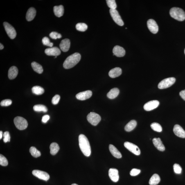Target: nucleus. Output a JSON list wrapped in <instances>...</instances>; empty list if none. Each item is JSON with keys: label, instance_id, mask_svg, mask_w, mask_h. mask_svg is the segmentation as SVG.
I'll list each match as a JSON object with an SVG mask.
<instances>
[{"label": "nucleus", "instance_id": "obj_24", "mask_svg": "<svg viewBox=\"0 0 185 185\" xmlns=\"http://www.w3.org/2000/svg\"><path fill=\"white\" fill-rule=\"evenodd\" d=\"M109 150L111 154L115 157L120 159L122 157V155L117 149L114 145L110 144L109 145Z\"/></svg>", "mask_w": 185, "mask_h": 185}, {"label": "nucleus", "instance_id": "obj_39", "mask_svg": "<svg viewBox=\"0 0 185 185\" xmlns=\"http://www.w3.org/2000/svg\"><path fill=\"white\" fill-rule=\"evenodd\" d=\"M174 172L176 173L180 174L182 171V168L179 164L175 163L173 166Z\"/></svg>", "mask_w": 185, "mask_h": 185}, {"label": "nucleus", "instance_id": "obj_45", "mask_svg": "<svg viewBox=\"0 0 185 185\" xmlns=\"http://www.w3.org/2000/svg\"><path fill=\"white\" fill-rule=\"evenodd\" d=\"M180 96L183 100H185V89L181 91L179 93Z\"/></svg>", "mask_w": 185, "mask_h": 185}, {"label": "nucleus", "instance_id": "obj_6", "mask_svg": "<svg viewBox=\"0 0 185 185\" xmlns=\"http://www.w3.org/2000/svg\"><path fill=\"white\" fill-rule=\"evenodd\" d=\"M87 119L91 125L96 126L101 121V118L98 114L94 112H91L88 115Z\"/></svg>", "mask_w": 185, "mask_h": 185}, {"label": "nucleus", "instance_id": "obj_41", "mask_svg": "<svg viewBox=\"0 0 185 185\" xmlns=\"http://www.w3.org/2000/svg\"><path fill=\"white\" fill-rule=\"evenodd\" d=\"M12 102L11 100L9 99L5 100L1 102V105L2 106H8L12 104Z\"/></svg>", "mask_w": 185, "mask_h": 185}, {"label": "nucleus", "instance_id": "obj_33", "mask_svg": "<svg viewBox=\"0 0 185 185\" xmlns=\"http://www.w3.org/2000/svg\"><path fill=\"white\" fill-rule=\"evenodd\" d=\"M76 28L79 31L84 32L87 30V26L84 23H78L76 25Z\"/></svg>", "mask_w": 185, "mask_h": 185}, {"label": "nucleus", "instance_id": "obj_2", "mask_svg": "<svg viewBox=\"0 0 185 185\" xmlns=\"http://www.w3.org/2000/svg\"><path fill=\"white\" fill-rule=\"evenodd\" d=\"M81 56L79 53H75L68 57L64 61V67L66 69H69L74 67L80 62Z\"/></svg>", "mask_w": 185, "mask_h": 185}, {"label": "nucleus", "instance_id": "obj_25", "mask_svg": "<svg viewBox=\"0 0 185 185\" xmlns=\"http://www.w3.org/2000/svg\"><path fill=\"white\" fill-rule=\"evenodd\" d=\"M119 90L117 88H114L111 89L107 93V97L110 99H113L117 97L119 94Z\"/></svg>", "mask_w": 185, "mask_h": 185}, {"label": "nucleus", "instance_id": "obj_27", "mask_svg": "<svg viewBox=\"0 0 185 185\" xmlns=\"http://www.w3.org/2000/svg\"><path fill=\"white\" fill-rule=\"evenodd\" d=\"M31 66L34 70L39 74H41L43 71L42 66L37 62H34L32 63Z\"/></svg>", "mask_w": 185, "mask_h": 185}, {"label": "nucleus", "instance_id": "obj_21", "mask_svg": "<svg viewBox=\"0 0 185 185\" xmlns=\"http://www.w3.org/2000/svg\"><path fill=\"white\" fill-rule=\"evenodd\" d=\"M18 73V70L15 66H12L9 69L8 73V77L10 80L14 79L17 77Z\"/></svg>", "mask_w": 185, "mask_h": 185}, {"label": "nucleus", "instance_id": "obj_1", "mask_svg": "<svg viewBox=\"0 0 185 185\" xmlns=\"http://www.w3.org/2000/svg\"><path fill=\"white\" fill-rule=\"evenodd\" d=\"M79 145L82 153L87 157L91 154V148L88 140L83 134L80 135L79 137Z\"/></svg>", "mask_w": 185, "mask_h": 185}, {"label": "nucleus", "instance_id": "obj_47", "mask_svg": "<svg viewBox=\"0 0 185 185\" xmlns=\"http://www.w3.org/2000/svg\"><path fill=\"white\" fill-rule=\"evenodd\" d=\"M3 48H4V46H3V45L1 43V44H0V49H3Z\"/></svg>", "mask_w": 185, "mask_h": 185}, {"label": "nucleus", "instance_id": "obj_8", "mask_svg": "<svg viewBox=\"0 0 185 185\" xmlns=\"http://www.w3.org/2000/svg\"><path fill=\"white\" fill-rule=\"evenodd\" d=\"M110 13L111 17H112L113 20L119 26H123L124 22L119 14L117 10L110 9Z\"/></svg>", "mask_w": 185, "mask_h": 185}, {"label": "nucleus", "instance_id": "obj_9", "mask_svg": "<svg viewBox=\"0 0 185 185\" xmlns=\"http://www.w3.org/2000/svg\"><path fill=\"white\" fill-rule=\"evenodd\" d=\"M124 145L125 148L135 155H139L140 154V150L139 147L136 145L128 142H125Z\"/></svg>", "mask_w": 185, "mask_h": 185}, {"label": "nucleus", "instance_id": "obj_20", "mask_svg": "<svg viewBox=\"0 0 185 185\" xmlns=\"http://www.w3.org/2000/svg\"><path fill=\"white\" fill-rule=\"evenodd\" d=\"M121 68L116 67L110 70L109 73V75L111 78H114L120 76L122 74Z\"/></svg>", "mask_w": 185, "mask_h": 185}, {"label": "nucleus", "instance_id": "obj_28", "mask_svg": "<svg viewBox=\"0 0 185 185\" xmlns=\"http://www.w3.org/2000/svg\"><path fill=\"white\" fill-rule=\"evenodd\" d=\"M161 181L160 177L157 174H154L150 178L149 181V184L150 185H156L159 184Z\"/></svg>", "mask_w": 185, "mask_h": 185}, {"label": "nucleus", "instance_id": "obj_15", "mask_svg": "<svg viewBox=\"0 0 185 185\" xmlns=\"http://www.w3.org/2000/svg\"><path fill=\"white\" fill-rule=\"evenodd\" d=\"M109 177L113 182H118L119 179V175L118 174V171L115 168H110L108 171Z\"/></svg>", "mask_w": 185, "mask_h": 185}, {"label": "nucleus", "instance_id": "obj_38", "mask_svg": "<svg viewBox=\"0 0 185 185\" xmlns=\"http://www.w3.org/2000/svg\"><path fill=\"white\" fill-rule=\"evenodd\" d=\"M49 36L51 38L53 39H60L62 37L61 34L55 32H52L50 34Z\"/></svg>", "mask_w": 185, "mask_h": 185}, {"label": "nucleus", "instance_id": "obj_12", "mask_svg": "<svg viewBox=\"0 0 185 185\" xmlns=\"http://www.w3.org/2000/svg\"><path fill=\"white\" fill-rule=\"evenodd\" d=\"M159 102L157 100H151L146 103L144 106V108L146 111H151L159 106Z\"/></svg>", "mask_w": 185, "mask_h": 185}, {"label": "nucleus", "instance_id": "obj_3", "mask_svg": "<svg viewBox=\"0 0 185 185\" xmlns=\"http://www.w3.org/2000/svg\"><path fill=\"white\" fill-rule=\"evenodd\" d=\"M170 14L171 17L178 21H182L185 20V12L180 8H172L170 10Z\"/></svg>", "mask_w": 185, "mask_h": 185}, {"label": "nucleus", "instance_id": "obj_46", "mask_svg": "<svg viewBox=\"0 0 185 185\" xmlns=\"http://www.w3.org/2000/svg\"><path fill=\"white\" fill-rule=\"evenodd\" d=\"M3 136V132L2 131H0V139H2Z\"/></svg>", "mask_w": 185, "mask_h": 185}, {"label": "nucleus", "instance_id": "obj_17", "mask_svg": "<svg viewBox=\"0 0 185 185\" xmlns=\"http://www.w3.org/2000/svg\"><path fill=\"white\" fill-rule=\"evenodd\" d=\"M114 55L118 57H123L125 55V50L121 47L117 45L115 46L113 49Z\"/></svg>", "mask_w": 185, "mask_h": 185}, {"label": "nucleus", "instance_id": "obj_19", "mask_svg": "<svg viewBox=\"0 0 185 185\" xmlns=\"http://www.w3.org/2000/svg\"><path fill=\"white\" fill-rule=\"evenodd\" d=\"M152 142L154 146L157 150L161 151H163L165 150V147L161 141L160 138H154L152 140Z\"/></svg>", "mask_w": 185, "mask_h": 185}, {"label": "nucleus", "instance_id": "obj_50", "mask_svg": "<svg viewBox=\"0 0 185 185\" xmlns=\"http://www.w3.org/2000/svg\"><path fill=\"white\" fill-rule=\"evenodd\" d=\"M184 54H185V49H184Z\"/></svg>", "mask_w": 185, "mask_h": 185}, {"label": "nucleus", "instance_id": "obj_22", "mask_svg": "<svg viewBox=\"0 0 185 185\" xmlns=\"http://www.w3.org/2000/svg\"><path fill=\"white\" fill-rule=\"evenodd\" d=\"M36 14V10L33 7H30L28 10L26 14V18L27 20L31 21L34 19Z\"/></svg>", "mask_w": 185, "mask_h": 185}, {"label": "nucleus", "instance_id": "obj_36", "mask_svg": "<svg viewBox=\"0 0 185 185\" xmlns=\"http://www.w3.org/2000/svg\"><path fill=\"white\" fill-rule=\"evenodd\" d=\"M0 165L2 166H6L8 165V161L6 158L3 155H0Z\"/></svg>", "mask_w": 185, "mask_h": 185}, {"label": "nucleus", "instance_id": "obj_11", "mask_svg": "<svg viewBox=\"0 0 185 185\" xmlns=\"http://www.w3.org/2000/svg\"><path fill=\"white\" fill-rule=\"evenodd\" d=\"M147 26L150 31L155 34L159 31V26L156 21L153 19H150L147 21Z\"/></svg>", "mask_w": 185, "mask_h": 185}, {"label": "nucleus", "instance_id": "obj_16", "mask_svg": "<svg viewBox=\"0 0 185 185\" xmlns=\"http://www.w3.org/2000/svg\"><path fill=\"white\" fill-rule=\"evenodd\" d=\"M174 133L178 137L185 138V131L180 125H176L174 126L173 129Z\"/></svg>", "mask_w": 185, "mask_h": 185}, {"label": "nucleus", "instance_id": "obj_18", "mask_svg": "<svg viewBox=\"0 0 185 185\" xmlns=\"http://www.w3.org/2000/svg\"><path fill=\"white\" fill-rule=\"evenodd\" d=\"M60 49L63 52H67L69 51L70 46V42L69 39H66L61 41L60 44Z\"/></svg>", "mask_w": 185, "mask_h": 185}, {"label": "nucleus", "instance_id": "obj_44", "mask_svg": "<svg viewBox=\"0 0 185 185\" xmlns=\"http://www.w3.org/2000/svg\"><path fill=\"white\" fill-rule=\"evenodd\" d=\"M50 116L48 115H45L42 118V121L43 123H46L49 119Z\"/></svg>", "mask_w": 185, "mask_h": 185}, {"label": "nucleus", "instance_id": "obj_29", "mask_svg": "<svg viewBox=\"0 0 185 185\" xmlns=\"http://www.w3.org/2000/svg\"><path fill=\"white\" fill-rule=\"evenodd\" d=\"M50 153L52 155H55L58 152L60 148L58 144L53 142L50 145Z\"/></svg>", "mask_w": 185, "mask_h": 185}, {"label": "nucleus", "instance_id": "obj_4", "mask_svg": "<svg viewBox=\"0 0 185 185\" xmlns=\"http://www.w3.org/2000/svg\"><path fill=\"white\" fill-rule=\"evenodd\" d=\"M14 123L16 127L19 130H22L26 129L28 126L27 120L21 117H17L14 119Z\"/></svg>", "mask_w": 185, "mask_h": 185}, {"label": "nucleus", "instance_id": "obj_34", "mask_svg": "<svg viewBox=\"0 0 185 185\" xmlns=\"http://www.w3.org/2000/svg\"><path fill=\"white\" fill-rule=\"evenodd\" d=\"M152 129L155 131L161 132L162 131V127L159 123H152L150 125Z\"/></svg>", "mask_w": 185, "mask_h": 185}, {"label": "nucleus", "instance_id": "obj_42", "mask_svg": "<svg viewBox=\"0 0 185 185\" xmlns=\"http://www.w3.org/2000/svg\"><path fill=\"white\" fill-rule=\"evenodd\" d=\"M60 99V96L58 95H56L53 97L52 100V103L54 105L58 104Z\"/></svg>", "mask_w": 185, "mask_h": 185}, {"label": "nucleus", "instance_id": "obj_26", "mask_svg": "<svg viewBox=\"0 0 185 185\" xmlns=\"http://www.w3.org/2000/svg\"><path fill=\"white\" fill-rule=\"evenodd\" d=\"M136 125H137V123L136 120H131L125 125V130L127 132L131 131L135 128Z\"/></svg>", "mask_w": 185, "mask_h": 185}, {"label": "nucleus", "instance_id": "obj_48", "mask_svg": "<svg viewBox=\"0 0 185 185\" xmlns=\"http://www.w3.org/2000/svg\"><path fill=\"white\" fill-rule=\"evenodd\" d=\"M71 185H78L77 184H71Z\"/></svg>", "mask_w": 185, "mask_h": 185}, {"label": "nucleus", "instance_id": "obj_14", "mask_svg": "<svg viewBox=\"0 0 185 185\" xmlns=\"http://www.w3.org/2000/svg\"><path fill=\"white\" fill-rule=\"evenodd\" d=\"M45 53L48 56H57L60 54L61 51L59 48L55 47L47 48L45 50Z\"/></svg>", "mask_w": 185, "mask_h": 185}, {"label": "nucleus", "instance_id": "obj_35", "mask_svg": "<svg viewBox=\"0 0 185 185\" xmlns=\"http://www.w3.org/2000/svg\"><path fill=\"white\" fill-rule=\"evenodd\" d=\"M106 2L108 6L112 9H116L117 8L116 3L115 0H107Z\"/></svg>", "mask_w": 185, "mask_h": 185}, {"label": "nucleus", "instance_id": "obj_37", "mask_svg": "<svg viewBox=\"0 0 185 185\" xmlns=\"http://www.w3.org/2000/svg\"><path fill=\"white\" fill-rule=\"evenodd\" d=\"M42 41L43 44L44 45L51 47H52L53 45V43L50 42L49 39L47 37H44Z\"/></svg>", "mask_w": 185, "mask_h": 185}, {"label": "nucleus", "instance_id": "obj_43", "mask_svg": "<svg viewBox=\"0 0 185 185\" xmlns=\"http://www.w3.org/2000/svg\"><path fill=\"white\" fill-rule=\"evenodd\" d=\"M141 170L140 169H133L130 172V175L132 176H137L140 173Z\"/></svg>", "mask_w": 185, "mask_h": 185}, {"label": "nucleus", "instance_id": "obj_23", "mask_svg": "<svg viewBox=\"0 0 185 185\" xmlns=\"http://www.w3.org/2000/svg\"><path fill=\"white\" fill-rule=\"evenodd\" d=\"M54 12L56 16L60 17L64 15V9L63 6L60 5L59 6H55L54 7Z\"/></svg>", "mask_w": 185, "mask_h": 185}, {"label": "nucleus", "instance_id": "obj_40", "mask_svg": "<svg viewBox=\"0 0 185 185\" xmlns=\"http://www.w3.org/2000/svg\"><path fill=\"white\" fill-rule=\"evenodd\" d=\"M3 141L5 143L10 141V136L9 133L8 131L5 132L3 134Z\"/></svg>", "mask_w": 185, "mask_h": 185}, {"label": "nucleus", "instance_id": "obj_30", "mask_svg": "<svg viewBox=\"0 0 185 185\" xmlns=\"http://www.w3.org/2000/svg\"><path fill=\"white\" fill-rule=\"evenodd\" d=\"M32 92L36 95H42L44 92V90L43 88L39 86H35L32 89Z\"/></svg>", "mask_w": 185, "mask_h": 185}, {"label": "nucleus", "instance_id": "obj_10", "mask_svg": "<svg viewBox=\"0 0 185 185\" xmlns=\"http://www.w3.org/2000/svg\"><path fill=\"white\" fill-rule=\"evenodd\" d=\"M32 174L39 179L44 181H47L49 179L50 176L49 174L46 172L42 171L35 170L32 171Z\"/></svg>", "mask_w": 185, "mask_h": 185}, {"label": "nucleus", "instance_id": "obj_32", "mask_svg": "<svg viewBox=\"0 0 185 185\" xmlns=\"http://www.w3.org/2000/svg\"><path fill=\"white\" fill-rule=\"evenodd\" d=\"M30 152L31 155L34 157L37 158L41 155L40 151L38 150L35 147H30Z\"/></svg>", "mask_w": 185, "mask_h": 185}, {"label": "nucleus", "instance_id": "obj_7", "mask_svg": "<svg viewBox=\"0 0 185 185\" xmlns=\"http://www.w3.org/2000/svg\"><path fill=\"white\" fill-rule=\"evenodd\" d=\"M5 30L9 37L11 39H14L15 38L17 35L16 30L13 26L7 22H4L3 23Z\"/></svg>", "mask_w": 185, "mask_h": 185}, {"label": "nucleus", "instance_id": "obj_5", "mask_svg": "<svg viewBox=\"0 0 185 185\" xmlns=\"http://www.w3.org/2000/svg\"><path fill=\"white\" fill-rule=\"evenodd\" d=\"M176 80V79L173 77L165 79L160 82L158 85V88L160 89L167 88L173 85Z\"/></svg>", "mask_w": 185, "mask_h": 185}, {"label": "nucleus", "instance_id": "obj_49", "mask_svg": "<svg viewBox=\"0 0 185 185\" xmlns=\"http://www.w3.org/2000/svg\"><path fill=\"white\" fill-rule=\"evenodd\" d=\"M57 56H55V58H57Z\"/></svg>", "mask_w": 185, "mask_h": 185}, {"label": "nucleus", "instance_id": "obj_13", "mask_svg": "<svg viewBox=\"0 0 185 185\" xmlns=\"http://www.w3.org/2000/svg\"><path fill=\"white\" fill-rule=\"evenodd\" d=\"M92 95V91L87 90L78 93L76 95V98L79 100H84L90 98Z\"/></svg>", "mask_w": 185, "mask_h": 185}, {"label": "nucleus", "instance_id": "obj_31", "mask_svg": "<svg viewBox=\"0 0 185 185\" xmlns=\"http://www.w3.org/2000/svg\"><path fill=\"white\" fill-rule=\"evenodd\" d=\"M34 110L37 111V112H40L43 111L44 112H47L48 109L46 106L43 105H37L34 106L33 107Z\"/></svg>", "mask_w": 185, "mask_h": 185}]
</instances>
